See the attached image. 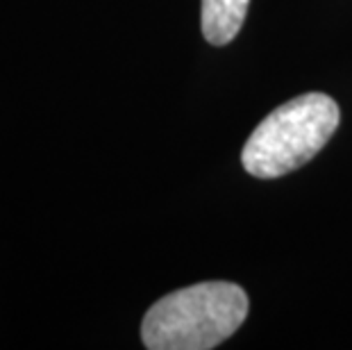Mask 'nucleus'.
I'll list each match as a JSON object with an SVG mask.
<instances>
[{"instance_id": "f257e3e1", "label": "nucleus", "mask_w": 352, "mask_h": 350, "mask_svg": "<svg viewBox=\"0 0 352 350\" xmlns=\"http://www.w3.org/2000/svg\"><path fill=\"white\" fill-rule=\"evenodd\" d=\"M248 316V296L234 282H200L157 300L141 323L151 350H209L230 339Z\"/></svg>"}, {"instance_id": "f03ea898", "label": "nucleus", "mask_w": 352, "mask_h": 350, "mask_svg": "<svg viewBox=\"0 0 352 350\" xmlns=\"http://www.w3.org/2000/svg\"><path fill=\"white\" fill-rule=\"evenodd\" d=\"M341 121L327 94H305L273 109L245 141L241 162L250 175L273 180L309 162Z\"/></svg>"}, {"instance_id": "7ed1b4c3", "label": "nucleus", "mask_w": 352, "mask_h": 350, "mask_svg": "<svg viewBox=\"0 0 352 350\" xmlns=\"http://www.w3.org/2000/svg\"><path fill=\"white\" fill-rule=\"evenodd\" d=\"M250 0H202V34L212 46H226L241 30Z\"/></svg>"}]
</instances>
